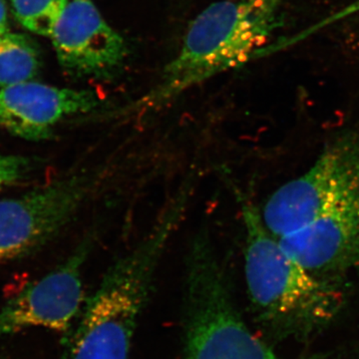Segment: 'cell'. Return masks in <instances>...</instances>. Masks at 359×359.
<instances>
[{"instance_id":"6da1fadb","label":"cell","mask_w":359,"mask_h":359,"mask_svg":"<svg viewBox=\"0 0 359 359\" xmlns=\"http://www.w3.org/2000/svg\"><path fill=\"white\" fill-rule=\"evenodd\" d=\"M285 0H221L193 20L178 54L160 80L133 103L105 113L106 120L153 114L207 80L259 56L280 25Z\"/></svg>"},{"instance_id":"5bb4252c","label":"cell","mask_w":359,"mask_h":359,"mask_svg":"<svg viewBox=\"0 0 359 359\" xmlns=\"http://www.w3.org/2000/svg\"><path fill=\"white\" fill-rule=\"evenodd\" d=\"M35 168L32 158L18 155H0V190L25 179Z\"/></svg>"},{"instance_id":"9a60e30c","label":"cell","mask_w":359,"mask_h":359,"mask_svg":"<svg viewBox=\"0 0 359 359\" xmlns=\"http://www.w3.org/2000/svg\"><path fill=\"white\" fill-rule=\"evenodd\" d=\"M8 30L7 22V6L4 0H0V35L4 34Z\"/></svg>"},{"instance_id":"9c48e42d","label":"cell","mask_w":359,"mask_h":359,"mask_svg":"<svg viewBox=\"0 0 359 359\" xmlns=\"http://www.w3.org/2000/svg\"><path fill=\"white\" fill-rule=\"evenodd\" d=\"M309 271L340 280L359 269V192L304 228L278 238Z\"/></svg>"},{"instance_id":"5b68a950","label":"cell","mask_w":359,"mask_h":359,"mask_svg":"<svg viewBox=\"0 0 359 359\" xmlns=\"http://www.w3.org/2000/svg\"><path fill=\"white\" fill-rule=\"evenodd\" d=\"M127 162L111 156L20 197L0 200V263L28 256L48 244L82 208L119 181Z\"/></svg>"},{"instance_id":"52a82bcc","label":"cell","mask_w":359,"mask_h":359,"mask_svg":"<svg viewBox=\"0 0 359 359\" xmlns=\"http://www.w3.org/2000/svg\"><path fill=\"white\" fill-rule=\"evenodd\" d=\"M92 231L67 259L50 273L30 283L0 309V339L29 327L65 332L83 302L82 269L95 247Z\"/></svg>"},{"instance_id":"30bf717a","label":"cell","mask_w":359,"mask_h":359,"mask_svg":"<svg viewBox=\"0 0 359 359\" xmlns=\"http://www.w3.org/2000/svg\"><path fill=\"white\" fill-rule=\"evenodd\" d=\"M102 107V99L90 90L32 81L0 89V125L28 141L46 140L65 118L98 112Z\"/></svg>"},{"instance_id":"7c38bea8","label":"cell","mask_w":359,"mask_h":359,"mask_svg":"<svg viewBox=\"0 0 359 359\" xmlns=\"http://www.w3.org/2000/svg\"><path fill=\"white\" fill-rule=\"evenodd\" d=\"M69 0H9L16 20L26 29L51 36Z\"/></svg>"},{"instance_id":"8fae6325","label":"cell","mask_w":359,"mask_h":359,"mask_svg":"<svg viewBox=\"0 0 359 359\" xmlns=\"http://www.w3.org/2000/svg\"><path fill=\"white\" fill-rule=\"evenodd\" d=\"M41 65L39 45L27 35H0V87L30 81Z\"/></svg>"},{"instance_id":"7a4b0ae2","label":"cell","mask_w":359,"mask_h":359,"mask_svg":"<svg viewBox=\"0 0 359 359\" xmlns=\"http://www.w3.org/2000/svg\"><path fill=\"white\" fill-rule=\"evenodd\" d=\"M195 192L177 189L150 231L106 271L85 306L65 359H129L139 316L147 304L161 259L185 218Z\"/></svg>"},{"instance_id":"4fadbf2b","label":"cell","mask_w":359,"mask_h":359,"mask_svg":"<svg viewBox=\"0 0 359 359\" xmlns=\"http://www.w3.org/2000/svg\"><path fill=\"white\" fill-rule=\"evenodd\" d=\"M359 13V0H353L351 4H346V6L340 8L339 11H335L332 14L323 18V20L318 22L304 28L302 32L280 39V41L273 44V49L275 52L282 51L283 49L290 48L294 45L299 44V42L304 41L309 37L313 36L316 33L321 32L325 28L330 27V25H335L339 21L346 20V18L353 16L354 14Z\"/></svg>"},{"instance_id":"8992f818","label":"cell","mask_w":359,"mask_h":359,"mask_svg":"<svg viewBox=\"0 0 359 359\" xmlns=\"http://www.w3.org/2000/svg\"><path fill=\"white\" fill-rule=\"evenodd\" d=\"M359 192V129L330 142L306 173L269 196L262 219L280 238L304 228Z\"/></svg>"},{"instance_id":"3957f363","label":"cell","mask_w":359,"mask_h":359,"mask_svg":"<svg viewBox=\"0 0 359 359\" xmlns=\"http://www.w3.org/2000/svg\"><path fill=\"white\" fill-rule=\"evenodd\" d=\"M245 231V278L250 302L264 320L308 334L334 320L346 294L340 280L295 261L264 226L261 210L235 188Z\"/></svg>"},{"instance_id":"ba28073f","label":"cell","mask_w":359,"mask_h":359,"mask_svg":"<svg viewBox=\"0 0 359 359\" xmlns=\"http://www.w3.org/2000/svg\"><path fill=\"white\" fill-rule=\"evenodd\" d=\"M61 67L70 76L109 80L128 57V45L92 0H69L51 34Z\"/></svg>"},{"instance_id":"277c9868","label":"cell","mask_w":359,"mask_h":359,"mask_svg":"<svg viewBox=\"0 0 359 359\" xmlns=\"http://www.w3.org/2000/svg\"><path fill=\"white\" fill-rule=\"evenodd\" d=\"M187 359L278 358L245 325L231 294L230 271L211 231L200 229L185 255Z\"/></svg>"}]
</instances>
